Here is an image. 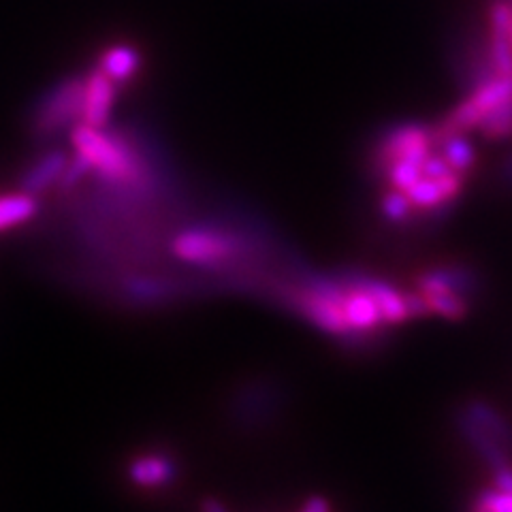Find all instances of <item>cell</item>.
Returning <instances> with one entry per match:
<instances>
[{
    "label": "cell",
    "mask_w": 512,
    "mask_h": 512,
    "mask_svg": "<svg viewBox=\"0 0 512 512\" xmlns=\"http://www.w3.org/2000/svg\"><path fill=\"white\" fill-rule=\"evenodd\" d=\"M75 156L88 171L109 184H135L141 178V163L128 143L103 131V126L79 122L71 128Z\"/></svg>",
    "instance_id": "1"
},
{
    "label": "cell",
    "mask_w": 512,
    "mask_h": 512,
    "mask_svg": "<svg viewBox=\"0 0 512 512\" xmlns=\"http://www.w3.org/2000/svg\"><path fill=\"white\" fill-rule=\"evenodd\" d=\"M346 286L331 280H314L308 288L297 293L295 301L316 327L333 335L350 333L342 312V297Z\"/></svg>",
    "instance_id": "2"
},
{
    "label": "cell",
    "mask_w": 512,
    "mask_h": 512,
    "mask_svg": "<svg viewBox=\"0 0 512 512\" xmlns=\"http://www.w3.org/2000/svg\"><path fill=\"white\" fill-rule=\"evenodd\" d=\"M171 250L184 263L212 265L233 256L235 242L229 235L212 229H188L175 235Z\"/></svg>",
    "instance_id": "3"
},
{
    "label": "cell",
    "mask_w": 512,
    "mask_h": 512,
    "mask_svg": "<svg viewBox=\"0 0 512 512\" xmlns=\"http://www.w3.org/2000/svg\"><path fill=\"white\" fill-rule=\"evenodd\" d=\"M84 77H69L54 86L39 107V126L43 131H58L82 116Z\"/></svg>",
    "instance_id": "4"
},
{
    "label": "cell",
    "mask_w": 512,
    "mask_h": 512,
    "mask_svg": "<svg viewBox=\"0 0 512 512\" xmlns=\"http://www.w3.org/2000/svg\"><path fill=\"white\" fill-rule=\"evenodd\" d=\"M118 96L116 82L101 69L92 71L84 77V101H82V116L79 122L90 126H105L109 120L111 109H114Z\"/></svg>",
    "instance_id": "5"
},
{
    "label": "cell",
    "mask_w": 512,
    "mask_h": 512,
    "mask_svg": "<svg viewBox=\"0 0 512 512\" xmlns=\"http://www.w3.org/2000/svg\"><path fill=\"white\" fill-rule=\"evenodd\" d=\"M416 291L431 295L438 291H455L463 297L474 295L478 291V276L466 265H442L429 269L416 278Z\"/></svg>",
    "instance_id": "6"
},
{
    "label": "cell",
    "mask_w": 512,
    "mask_h": 512,
    "mask_svg": "<svg viewBox=\"0 0 512 512\" xmlns=\"http://www.w3.org/2000/svg\"><path fill=\"white\" fill-rule=\"evenodd\" d=\"M342 312L346 318V325L350 329L348 335H357V333L361 335L384 323L376 299L367 293L363 286L355 282H350L346 286L344 297H342Z\"/></svg>",
    "instance_id": "7"
},
{
    "label": "cell",
    "mask_w": 512,
    "mask_h": 512,
    "mask_svg": "<svg viewBox=\"0 0 512 512\" xmlns=\"http://www.w3.org/2000/svg\"><path fill=\"white\" fill-rule=\"evenodd\" d=\"M406 192L412 207H423V210H431L440 203L453 201L461 192V173L448 171L442 178H421L416 184H412Z\"/></svg>",
    "instance_id": "8"
},
{
    "label": "cell",
    "mask_w": 512,
    "mask_h": 512,
    "mask_svg": "<svg viewBox=\"0 0 512 512\" xmlns=\"http://www.w3.org/2000/svg\"><path fill=\"white\" fill-rule=\"evenodd\" d=\"M457 427L461 431V436L466 438V442L474 448V451L480 455V459H483L487 466H491V470L500 468V466H506V463H510V455H508V448L495 440L491 434H487V431L483 427H478L472 419H468L466 414H459L457 419Z\"/></svg>",
    "instance_id": "9"
},
{
    "label": "cell",
    "mask_w": 512,
    "mask_h": 512,
    "mask_svg": "<svg viewBox=\"0 0 512 512\" xmlns=\"http://www.w3.org/2000/svg\"><path fill=\"white\" fill-rule=\"evenodd\" d=\"M352 282L363 286L365 291L376 299L380 314H382V320L387 325H399V323H404V320L410 318L406 301H404V293H399L397 288H393L391 284L374 280V278H363V276L352 278Z\"/></svg>",
    "instance_id": "10"
},
{
    "label": "cell",
    "mask_w": 512,
    "mask_h": 512,
    "mask_svg": "<svg viewBox=\"0 0 512 512\" xmlns=\"http://www.w3.org/2000/svg\"><path fill=\"white\" fill-rule=\"evenodd\" d=\"M139 67H141L139 50L133 45H126V43L107 47L101 56V64H99V69L114 79L116 84L133 79L137 75Z\"/></svg>",
    "instance_id": "11"
},
{
    "label": "cell",
    "mask_w": 512,
    "mask_h": 512,
    "mask_svg": "<svg viewBox=\"0 0 512 512\" xmlns=\"http://www.w3.org/2000/svg\"><path fill=\"white\" fill-rule=\"evenodd\" d=\"M175 474L173 461L165 455H143L128 466V478L139 487H163Z\"/></svg>",
    "instance_id": "12"
},
{
    "label": "cell",
    "mask_w": 512,
    "mask_h": 512,
    "mask_svg": "<svg viewBox=\"0 0 512 512\" xmlns=\"http://www.w3.org/2000/svg\"><path fill=\"white\" fill-rule=\"evenodd\" d=\"M67 167H69V156L62 150L47 152L43 158L37 160L35 167L26 173V178L22 180V190L30 192V195L45 190L47 186L62 178Z\"/></svg>",
    "instance_id": "13"
},
{
    "label": "cell",
    "mask_w": 512,
    "mask_h": 512,
    "mask_svg": "<svg viewBox=\"0 0 512 512\" xmlns=\"http://www.w3.org/2000/svg\"><path fill=\"white\" fill-rule=\"evenodd\" d=\"M463 414L472 419L478 427H483L487 434H491L495 440L502 442L508 451L512 448V427L508 425V421L504 416L493 410L489 404L480 402V399H472V402L463 408Z\"/></svg>",
    "instance_id": "14"
},
{
    "label": "cell",
    "mask_w": 512,
    "mask_h": 512,
    "mask_svg": "<svg viewBox=\"0 0 512 512\" xmlns=\"http://www.w3.org/2000/svg\"><path fill=\"white\" fill-rule=\"evenodd\" d=\"M37 212V199L32 197L30 192L22 190L15 192V195H3L0 197V231L26 224L28 220L35 218Z\"/></svg>",
    "instance_id": "15"
},
{
    "label": "cell",
    "mask_w": 512,
    "mask_h": 512,
    "mask_svg": "<svg viewBox=\"0 0 512 512\" xmlns=\"http://www.w3.org/2000/svg\"><path fill=\"white\" fill-rule=\"evenodd\" d=\"M438 143L442 146V156L448 160V165H451L455 171L459 173H466L472 169L474 165V148L472 143L463 137V133H451V135H444L438 139Z\"/></svg>",
    "instance_id": "16"
},
{
    "label": "cell",
    "mask_w": 512,
    "mask_h": 512,
    "mask_svg": "<svg viewBox=\"0 0 512 512\" xmlns=\"http://www.w3.org/2000/svg\"><path fill=\"white\" fill-rule=\"evenodd\" d=\"M478 131L491 141L512 137V94L500 105H495L489 114L480 120Z\"/></svg>",
    "instance_id": "17"
},
{
    "label": "cell",
    "mask_w": 512,
    "mask_h": 512,
    "mask_svg": "<svg viewBox=\"0 0 512 512\" xmlns=\"http://www.w3.org/2000/svg\"><path fill=\"white\" fill-rule=\"evenodd\" d=\"M425 297L429 301L431 312H436L448 320H461L468 314L466 297L455 293V291H438V293H431Z\"/></svg>",
    "instance_id": "18"
},
{
    "label": "cell",
    "mask_w": 512,
    "mask_h": 512,
    "mask_svg": "<svg viewBox=\"0 0 512 512\" xmlns=\"http://www.w3.org/2000/svg\"><path fill=\"white\" fill-rule=\"evenodd\" d=\"M382 212H384V216H387L389 220L402 222V220H406V218L410 216L412 203H410V199L406 197V192H402V190H391V192H387V195H384V199H382Z\"/></svg>",
    "instance_id": "19"
},
{
    "label": "cell",
    "mask_w": 512,
    "mask_h": 512,
    "mask_svg": "<svg viewBox=\"0 0 512 512\" xmlns=\"http://www.w3.org/2000/svg\"><path fill=\"white\" fill-rule=\"evenodd\" d=\"M472 508L483 512H512V493L487 489L478 495Z\"/></svg>",
    "instance_id": "20"
},
{
    "label": "cell",
    "mask_w": 512,
    "mask_h": 512,
    "mask_svg": "<svg viewBox=\"0 0 512 512\" xmlns=\"http://www.w3.org/2000/svg\"><path fill=\"white\" fill-rule=\"evenodd\" d=\"M404 301H406V308H408L410 318H421V316L431 314L427 297L423 293H419V291L404 293Z\"/></svg>",
    "instance_id": "21"
},
{
    "label": "cell",
    "mask_w": 512,
    "mask_h": 512,
    "mask_svg": "<svg viewBox=\"0 0 512 512\" xmlns=\"http://www.w3.org/2000/svg\"><path fill=\"white\" fill-rule=\"evenodd\" d=\"M423 178H442L448 171H453V167L448 165V160L444 156H427L425 163L421 167Z\"/></svg>",
    "instance_id": "22"
},
{
    "label": "cell",
    "mask_w": 512,
    "mask_h": 512,
    "mask_svg": "<svg viewBox=\"0 0 512 512\" xmlns=\"http://www.w3.org/2000/svg\"><path fill=\"white\" fill-rule=\"evenodd\" d=\"M493 489L512 493V463L493 470Z\"/></svg>",
    "instance_id": "23"
},
{
    "label": "cell",
    "mask_w": 512,
    "mask_h": 512,
    "mask_svg": "<svg viewBox=\"0 0 512 512\" xmlns=\"http://www.w3.org/2000/svg\"><path fill=\"white\" fill-rule=\"evenodd\" d=\"M329 508H331V504L325 498H320V495H314L312 500H308L301 506V510H306V512H325Z\"/></svg>",
    "instance_id": "24"
},
{
    "label": "cell",
    "mask_w": 512,
    "mask_h": 512,
    "mask_svg": "<svg viewBox=\"0 0 512 512\" xmlns=\"http://www.w3.org/2000/svg\"><path fill=\"white\" fill-rule=\"evenodd\" d=\"M504 180L512 186V152L508 154V158H506V163H504Z\"/></svg>",
    "instance_id": "25"
},
{
    "label": "cell",
    "mask_w": 512,
    "mask_h": 512,
    "mask_svg": "<svg viewBox=\"0 0 512 512\" xmlns=\"http://www.w3.org/2000/svg\"><path fill=\"white\" fill-rule=\"evenodd\" d=\"M508 5H510V7H512V0H508Z\"/></svg>",
    "instance_id": "26"
}]
</instances>
